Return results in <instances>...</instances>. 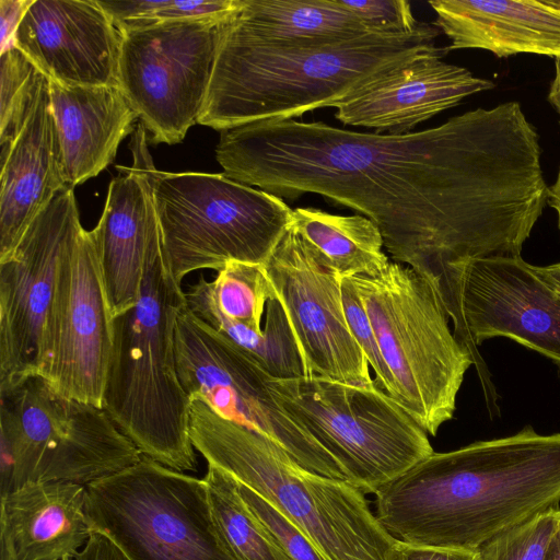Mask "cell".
<instances>
[{
	"mask_svg": "<svg viewBox=\"0 0 560 560\" xmlns=\"http://www.w3.org/2000/svg\"><path fill=\"white\" fill-rule=\"evenodd\" d=\"M67 186L97 176L113 163L138 118L118 85L67 86L49 80Z\"/></svg>",
	"mask_w": 560,
	"mask_h": 560,
	"instance_id": "22",
	"label": "cell"
},
{
	"mask_svg": "<svg viewBox=\"0 0 560 560\" xmlns=\"http://www.w3.org/2000/svg\"><path fill=\"white\" fill-rule=\"evenodd\" d=\"M131 150L133 164L117 166L119 174L110 180L103 213L93 229L113 317L137 305L147 265L162 249L150 178L154 164L142 122L135 127Z\"/></svg>",
	"mask_w": 560,
	"mask_h": 560,
	"instance_id": "18",
	"label": "cell"
},
{
	"mask_svg": "<svg viewBox=\"0 0 560 560\" xmlns=\"http://www.w3.org/2000/svg\"><path fill=\"white\" fill-rule=\"evenodd\" d=\"M269 387L277 402L365 494H375L434 453L428 433L376 385L304 376L271 378Z\"/></svg>",
	"mask_w": 560,
	"mask_h": 560,
	"instance_id": "9",
	"label": "cell"
},
{
	"mask_svg": "<svg viewBox=\"0 0 560 560\" xmlns=\"http://www.w3.org/2000/svg\"><path fill=\"white\" fill-rule=\"evenodd\" d=\"M185 296L187 307L197 317L250 352L272 380L307 376L294 330L278 296L267 304L261 330L224 316L215 304L210 281L203 276L185 291Z\"/></svg>",
	"mask_w": 560,
	"mask_h": 560,
	"instance_id": "25",
	"label": "cell"
},
{
	"mask_svg": "<svg viewBox=\"0 0 560 560\" xmlns=\"http://www.w3.org/2000/svg\"><path fill=\"white\" fill-rule=\"evenodd\" d=\"M86 511L128 560H233L206 481L142 455L86 485Z\"/></svg>",
	"mask_w": 560,
	"mask_h": 560,
	"instance_id": "10",
	"label": "cell"
},
{
	"mask_svg": "<svg viewBox=\"0 0 560 560\" xmlns=\"http://www.w3.org/2000/svg\"><path fill=\"white\" fill-rule=\"evenodd\" d=\"M82 228L65 186L0 259V392L39 376L60 262Z\"/></svg>",
	"mask_w": 560,
	"mask_h": 560,
	"instance_id": "14",
	"label": "cell"
},
{
	"mask_svg": "<svg viewBox=\"0 0 560 560\" xmlns=\"http://www.w3.org/2000/svg\"><path fill=\"white\" fill-rule=\"evenodd\" d=\"M176 369L192 400L256 431L305 469L347 480L339 463L277 402L271 377L254 355L213 329L185 305L175 325Z\"/></svg>",
	"mask_w": 560,
	"mask_h": 560,
	"instance_id": "12",
	"label": "cell"
},
{
	"mask_svg": "<svg viewBox=\"0 0 560 560\" xmlns=\"http://www.w3.org/2000/svg\"><path fill=\"white\" fill-rule=\"evenodd\" d=\"M547 4L560 10V0H544Z\"/></svg>",
	"mask_w": 560,
	"mask_h": 560,
	"instance_id": "43",
	"label": "cell"
},
{
	"mask_svg": "<svg viewBox=\"0 0 560 560\" xmlns=\"http://www.w3.org/2000/svg\"><path fill=\"white\" fill-rule=\"evenodd\" d=\"M86 498V486L68 481H30L0 498L19 560L74 558L95 530Z\"/></svg>",
	"mask_w": 560,
	"mask_h": 560,
	"instance_id": "23",
	"label": "cell"
},
{
	"mask_svg": "<svg viewBox=\"0 0 560 560\" xmlns=\"http://www.w3.org/2000/svg\"><path fill=\"white\" fill-rule=\"evenodd\" d=\"M455 337L474 358L488 406L495 392L477 345L505 337L548 358L560 372V294L521 255L477 258L447 268L434 283Z\"/></svg>",
	"mask_w": 560,
	"mask_h": 560,
	"instance_id": "13",
	"label": "cell"
},
{
	"mask_svg": "<svg viewBox=\"0 0 560 560\" xmlns=\"http://www.w3.org/2000/svg\"><path fill=\"white\" fill-rule=\"evenodd\" d=\"M544 560H560V522L550 540Z\"/></svg>",
	"mask_w": 560,
	"mask_h": 560,
	"instance_id": "42",
	"label": "cell"
},
{
	"mask_svg": "<svg viewBox=\"0 0 560 560\" xmlns=\"http://www.w3.org/2000/svg\"><path fill=\"white\" fill-rule=\"evenodd\" d=\"M33 0H0L1 50L12 45L13 35Z\"/></svg>",
	"mask_w": 560,
	"mask_h": 560,
	"instance_id": "36",
	"label": "cell"
},
{
	"mask_svg": "<svg viewBox=\"0 0 560 560\" xmlns=\"http://www.w3.org/2000/svg\"><path fill=\"white\" fill-rule=\"evenodd\" d=\"M230 19V18H229ZM224 24L198 122L225 130L331 107L404 61L435 49L440 31L373 32L327 44H264Z\"/></svg>",
	"mask_w": 560,
	"mask_h": 560,
	"instance_id": "3",
	"label": "cell"
},
{
	"mask_svg": "<svg viewBox=\"0 0 560 560\" xmlns=\"http://www.w3.org/2000/svg\"><path fill=\"white\" fill-rule=\"evenodd\" d=\"M12 45L50 81L118 85L121 33L97 0H33Z\"/></svg>",
	"mask_w": 560,
	"mask_h": 560,
	"instance_id": "17",
	"label": "cell"
},
{
	"mask_svg": "<svg viewBox=\"0 0 560 560\" xmlns=\"http://www.w3.org/2000/svg\"><path fill=\"white\" fill-rule=\"evenodd\" d=\"M210 284L215 304L224 316L261 330L267 304L277 298L264 265L230 261Z\"/></svg>",
	"mask_w": 560,
	"mask_h": 560,
	"instance_id": "28",
	"label": "cell"
},
{
	"mask_svg": "<svg viewBox=\"0 0 560 560\" xmlns=\"http://www.w3.org/2000/svg\"><path fill=\"white\" fill-rule=\"evenodd\" d=\"M302 351L307 376L374 386L345 315L340 277L291 226L264 265Z\"/></svg>",
	"mask_w": 560,
	"mask_h": 560,
	"instance_id": "16",
	"label": "cell"
},
{
	"mask_svg": "<svg viewBox=\"0 0 560 560\" xmlns=\"http://www.w3.org/2000/svg\"><path fill=\"white\" fill-rule=\"evenodd\" d=\"M340 292L348 326L375 374L374 383L393 398L394 380L383 359L362 298L351 278L341 279Z\"/></svg>",
	"mask_w": 560,
	"mask_h": 560,
	"instance_id": "33",
	"label": "cell"
},
{
	"mask_svg": "<svg viewBox=\"0 0 560 560\" xmlns=\"http://www.w3.org/2000/svg\"><path fill=\"white\" fill-rule=\"evenodd\" d=\"M0 400V498L30 481L86 486L142 457L104 408L60 396L40 376Z\"/></svg>",
	"mask_w": 560,
	"mask_h": 560,
	"instance_id": "8",
	"label": "cell"
},
{
	"mask_svg": "<svg viewBox=\"0 0 560 560\" xmlns=\"http://www.w3.org/2000/svg\"><path fill=\"white\" fill-rule=\"evenodd\" d=\"M555 78L548 92V101L560 117V57L555 58Z\"/></svg>",
	"mask_w": 560,
	"mask_h": 560,
	"instance_id": "40",
	"label": "cell"
},
{
	"mask_svg": "<svg viewBox=\"0 0 560 560\" xmlns=\"http://www.w3.org/2000/svg\"><path fill=\"white\" fill-rule=\"evenodd\" d=\"M392 560H479L478 550L411 545L396 539Z\"/></svg>",
	"mask_w": 560,
	"mask_h": 560,
	"instance_id": "35",
	"label": "cell"
},
{
	"mask_svg": "<svg viewBox=\"0 0 560 560\" xmlns=\"http://www.w3.org/2000/svg\"><path fill=\"white\" fill-rule=\"evenodd\" d=\"M548 205L557 213L558 228L560 230V167L555 183L549 187Z\"/></svg>",
	"mask_w": 560,
	"mask_h": 560,
	"instance_id": "41",
	"label": "cell"
},
{
	"mask_svg": "<svg viewBox=\"0 0 560 560\" xmlns=\"http://www.w3.org/2000/svg\"><path fill=\"white\" fill-rule=\"evenodd\" d=\"M560 502V433L532 427L432 453L375 493V516L411 545L478 550Z\"/></svg>",
	"mask_w": 560,
	"mask_h": 560,
	"instance_id": "2",
	"label": "cell"
},
{
	"mask_svg": "<svg viewBox=\"0 0 560 560\" xmlns=\"http://www.w3.org/2000/svg\"><path fill=\"white\" fill-rule=\"evenodd\" d=\"M293 228L340 279L374 277L390 262L377 225L360 214L340 215L313 207L293 210Z\"/></svg>",
	"mask_w": 560,
	"mask_h": 560,
	"instance_id": "26",
	"label": "cell"
},
{
	"mask_svg": "<svg viewBox=\"0 0 560 560\" xmlns=\"http://www.w3.org/2000/svg\"><path fill=\"white\" fill-rule=\"evenodd\" d=\"M203 480L213 516L233 560H291L247 508L230 474L208 464Z\"/></svg>",
	"mask_w": 560,
	"mask_h": 560,
	"instance_id": "27",
	"label": "cell"
},
{
	"mask_svg": "<svg viewBox=\"0 0 560 560\" xmlns=\"http://www.w3.org/2000/svg\"><path fill=\"white\" fill-rule=\"evenodd\" d=\"M63 560H71V559H70V558H66V559H63Z\"/></svg>",
	"mask_w": 560,
	"mask_h": 560,
	"instance_id": "44",
	"label": "cell"
},
{
	"mask_svg": "<svg viewBox=\"0 0 560 560\" xmlns=\"http://www.w3.org/2000/svg\"><path fill=\"white\" fill-rule=\"evenodd\" d=\"M235 11L118 28V85L151 143H179L198 122L221 34Z\"/></svg>",
	"mask_w": 560,
	"mask_h": 560,
	"instance_id": "11",
	"label": "cell"
},
{
	"mask_svg": "<svg viewBox=\"0 0 560 560\" xmlns=\"http://www.w3.org/2000/svg\"><path fill=\"white\" fill-rule=\"evenodd\" d=\"M447 51L436 47L378 75L335 103V117L348 126L401 135L463 98L494 88L468 69L444 62Z\"/></svg>",
	"mask_w": 560,
	"mask_h": 560,
	"instance_id": "19",
	"label": "cell"
},
{
	"mask_svg": "<svg viewBox=\"0 0 560 560\" xmlns=\"http://www.w3.org/2000/svg\"><path fill=\"white\" fill-rule=\"evenodd\" d=\"M75 560H128L122 551L102 532L94 530Z\"/></svg>",
	"mask_w": 560,
	"mask_h": 560,
	"instance_id": "37",
	"label": "cell"
},
{
	"mask_svg": "<svg viewBox=\"0 0 560 560\" xmlns=\"http://www.w3.org/2000/svg\"><path fill=\"white\" fill-rule=\"evenodd\" d=\"M0 560H19L10 530L0 520Z\"/></svg>",
	"mask_w": 560,
	"mask_h": 560,
	"instance_id": "39",
	"label": "cell"
},
{
	"mask_svg": "<svg viewBox=\"0 0 560 560\" xmlns=\"http://www.w3.org/2000/svg\"><path fill=\"white\" fill-rule=\"evenodd\" d=\"M189 434L208 464L282 512L325 560H392L396 538L377 521L365 493L349 481L305 469L270 439L199 399L191 402Z\"/></svg>",
	"mask_w": 560,
	"mask_h": 560,
	"instance_id": "5",
	"label": "cell"
},
{
	"mask_svg": "<svg viewBox=\"0 0 560 560\" xmlns=\"http://www.w3.org/2000/svg\"><path fill=\"white\" fill-rule=\"evenodd\" d=\"M559 522L558 508L541 512L481 546L479 560H544Z\"/></svg>",
	"mask_w": 560,
	"mask_h": 560,
	"instance_id": "31",
	"label": "cell"
},
{
	"mask_svg": "<svg viewBox=\"0 0 560 560\" xmlns=\"http://www.w3.org/2000/svg\"><path fill=\"white\" fill-rule=\"evenodd\" d=\"M432 23L451 40L447 50L478 48L497 57H560V10L544 0H433Z\"/></svg>",
	"mask_w": 560,
	"mask_h": 560,
	"instance_id": "21",
	"label": "cell"
},
{
	"mask_svg": "<svg viewBox=\"0 0 560 560\" xmlns=\"http://www.w3.org/2000/svg\"><path fill=\"white\" fill-rule=\"evenodd\" d=\"M45 75L14 45L1 50L0 144L7 150L22 129Z\"/></svg>",
	"mask_w": 560,
	"mask_h": 560,
	"instance_id": "29",
	"label": "cell"
},
{
	"mask_svg": "<svg viewBox=\"0 0 560 560\" xmlns=\"http://www.w3.org/2000/svg\"><path fill=\"white\" fill-rule=\"evenodd\" d=\"M537 276L560 294V261L548 266H534Z\"/></svg>",
	"mask_w": 560,
	"mask_h": 560,
	"instance_id": "38",
	"label": "cell"
},
{
	"mask_svg": "<svg viewBox=\"0 0 560 560\" xmlns=\"http://www.w3.org/2000/svg\"><path fill=\"white\" fill-rule=\"evenodd\" d=\"M539 138L517 102L401 135L269 120L220 131L229 178L363 213L392 259L433 283L477 258L521 255L548 203Z\"/></svg>",
	"mask_w": 560,
	"mask_h": 560,
	"instance_id": "1",
	"label": "cell"
},
{
	"mask_svg": "<svg viewBox=\"0 0 560 560\" xmlns=\"http://www.w3.org/2000/svg\"><path fill=\"white\" fill-rule=\"evenodd\" d=\"M162 250L174 279L230 261L265 265L293 222V209L224 174L150 171Z\"/></svg>",
	"mask_w": 560,
	"mask_h": 560,
	"instance_id": "7",
	"label": "cell"
},
{
	"mask_svg": "<svg viewBox=\"0 0 560 560\" xmlns=\"http://www.w3.org/2000/svg\"><path fill=\"white\" fill-rule=\"evenodd\" d=\"M394 380L393 399L430 435L451 420L470 351L451 330L438 289L412 268L389 262L351 278Z\"/></svg>",
	"mask_w": 560,
	"mask_h": 560,
	"instance_id": "6",
	"label": "cell"
},
{
	"mask_svg": "<svg viewBox=\"0 0 560 560\" xmlns=\"http://www.w3.org/2000/svg\"><path fill=\"white\" fill-rule=\"evenodd\" d=\"M228 24L252 40L271 45L327 44L376 32L340 0H241Z\"/></svg>",
	"mask_w": 560,
	"mask_h": 560,
	"instance_id": "24",
	"label": "cell"
},
{
	"mask_svg": "<svg viewBox=\"0 0 560 560\" xmlns=\"http://www.w3.org/2000/svg\"><path fill=\"white\" fill-rule=\"evenodd\" d=\"M0 259L66 185L58 131L45 75L34 105L12 144L1 151Z\"/></svg>",
	"mask_w": 560,
	"mask_h": 560,
	"instance_id": "20",
	"label": "cell"
},
{
	"mask_svg": "<svg viewBox=\"0 0 560 560\" xmlns=\"http://www.w3.org/2000/svg\"><path fill=\"white\" fill-rule=\"evenodd\" d=\"M236 487L247 508L291 560H325L307 535L282 512L237 480Z\"/></svg>",
	"mask_w": 560,
	"mask_h": 560,
	"instance_id": "32",
	"label": "cell"
},
{
	"mask_svg": "<svg viewBox=\"0 0 560 560\" xmlns=\"http://www.w3.org/2000/svg\"><path fill=\"white\" fill-rule=\"evenodd\" d=\"M341 4L357 14L372 30L384 33L415 31L420 22L406 0H340Z\"/></svg>",
	"mask_w": 560,
	"mask_h": 560,
	"instance_id": "34",
	"label": "cell"
},
{
	"mask_svg": "<svg viewBox=\"0 0 560 560\" xmlns=\"http://www.w3.org/2000/svg\"><path fill=\"white\" fill-rule=\"evenodd\" d=\"M98 1L117 28L171 20L225 15L235 11L241 0H131Z\"/></svg>",
	"mask_w": 560,
	"mask_h": 560,
	"instance_id": "30",
	"label": "cell"
},
{
	"mask_svg": "<svg viewBox=\"0 0 560 560\" xmlns=\"http://www.w3.org/2000/svg\"><path fill=\"white\" fill-rule=\"evenodd\" d=\"M185 305L161 249L147 265L137 305L114 317L103 396V408L142 455L182 472L197 468L192 401L175 357V325Z\"/></svg>",
	"mask_w": 560,
	"mask_h": 560,
	"instance_id": "4",
	"label": "cell"
},
{
	"mask_svg": "<svg viewBox=\"0 0 560 560\" xmlns=\"http://www.w3.org/2000/svg\"><path fill=\"white\" fill-rule=\"evenodd\" d=\"M113 320L98 242L82 228L60 262L39 376L60 396L103 408Z\"/></svg>",
	"mask_w": 560,
	"mask_h": 560,
	"instance_id": "15",
	"label": "cell"
}]
</instances>
